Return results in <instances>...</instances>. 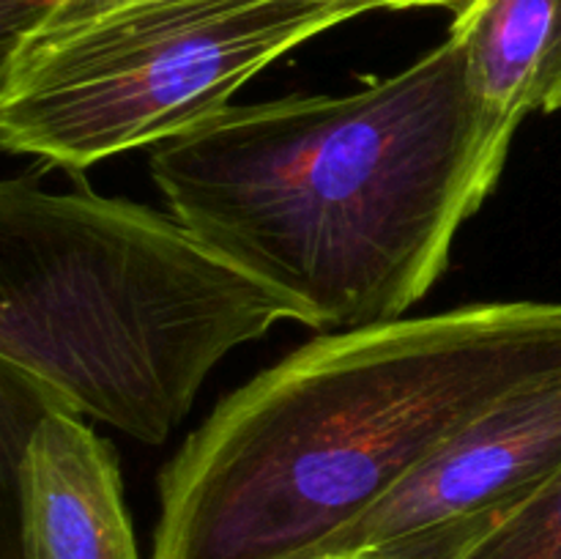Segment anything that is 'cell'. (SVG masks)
<instances>
[{
    "instance_id": "cell-2",
    "label": "cell",
    "mask_w": 561,
    "mask_h": 559,
    "mask_svg": "<svg viewBox=\"0 0 561 559\" xmlns=\"http://www.w3.org/2000/svg\"><path fill=\"white\" fill-rule=\"evenodd\" d=\"M561 373V301L327 332L208 414L159 475L151 559H312L496 400Z\"/></svg>"
},
{
    "instance_id": "cell-7",
    "label": "cell",
    "mask_w": 561,
    "mask_h": 559,
    "mask_svg": "<svg viewBox=\"0 0 561 559\" xmlns=\"http://www.w3.org/2000/svg\"><path fill=\"white\" fill-rule=\"evenodd\" d=\"M449 36L471 91L499 118L520 126L561 110V0H463Z\"/></svg>"
},
{
    "instance_id": "cell-8",
    "label": "cell",
    "mask_w": 561,
    "mask_h": 559,
    "mask_svg": "<svg viewBox=\"0 0 561 559\" xmlns=\"http://www.w3.org/2000/svg\"><path fill=\"white\" fill-rule=\"evenodd\" d=\"M466 559H561V471L504 515Z\"/></svg>"
},
{
    "instance_id": "cell-9",
    "label": "cell",
    "mask_w": 561,
    "mask_h": 559,
    "mask_svg": "<svg viewBox=\"0 0 561 559\" xmlns=\"http://www.w3.org/2000/svg\"><path fill=\"white\" fill-rule=\"evenodd\" d=\"M507 513H480L469 518L447 521V524L431 526L416 535L400 537L387 546L370 548L365 554H356L351 559H466L471 548L499 524Z\"/></svg>"
},
{
    "instance_id": "cell-11",
    "label": "cell",
    "mask_w": 561,
    "mask_h": 559,
    "mask_svg": "<svg viewBox=\"0 0 561 559\" xmlns=\"http://www.w3.org/2000/svg\"><path fill=\"white\" fill-rule=\"evenodd\" d=\"M378 9H422V5H455L460 0H373Z\"/></svg>"
},
{
    "instance_id": "cell-4",
    "label": "cell",
    "mask_w": 561,
    "mask_h": 559,
    "mask_svg": "<svg viewBox=\"0 0 561 559\" xmlns=\"http://www.w3.org/2000/svg\"><path fill=\"white\" fill-rule=\"evenodd\" d=\"M373 0H96L3 47L0 142L82 173L157 148L230 107L299 44Z\"/></svg>"
},
{
    "instance_id": "cell-6",
    "label": "cell",
    "mask_w": 561,
    "mask_h": 559,
    "mask_svg": "<svg viewBox=\"0 0 561 559\" xmlns=\"http://www.w3.org/2000/svg\"><path fill=\"white\" fill-rule=\"evenodd\" d=\"M25 559H142L118 455L80 414L44 406L16 460Z\"/></svg>"
},
{
    "instance_id": "cell-10",
    "label": "cell",
    "mask_w": 561,
    "mask_h": 559,
    "mask_svg": "<svg viewBox=\"0 0 561 559\" xmlns=\"http://www.w3.org/2000/svg\"><path fill=\"white\" fill-rule=\"evenodd\" d=\"M80 3H96V0H0V47L33 31L58 11Z\"/></svg>"
},
{
    "instance_id": "cell-3",
    "label": "cell",
    "mask_w": 561,
    "mask_h": 559,
    "mask_svg": "<svg viewBox=\"0 0 561 559\" xmlns=\"http://www.w3.org/2000/svg\"><path fill=\"white\" fill-rule=\"evenodd\" d=\"M296 310L179 217L0 184V365L31 398L168 442L208 373Z\"/></svg>"
},
{
    "instance_id": "cell-5",
    "label": "cell",
    "mask_w": 561,
    "mask_h": 559,
    "mask_svg": "<svg viewBox=\"0 0 561 559\" xmlns=\"http://www.w3.org/2000/svg\"><path fill=\"white\" fill-rule=\"evenodd\" d=\"M561 471V373L496 400L422 469L312 559H351L400 537L524 504Z\"/></svg>"
},
{
    "instance_id": "cell-1",
    "label": "cell",
    "mask_w": 561,
    "mask_h": 559,
    "mask_svg": "<svg viewBox=\"0 0 561 559\" xmlns=\"http://www.w3.org/2000/svg\"><path fill=\"white\" fill-rule=\"evenodd\" d=\"M518 126L453 36L343 96L230 104L151 151L173 217L316 332L400 321L496 186Z\"/></svg>"
}]
</instances>
